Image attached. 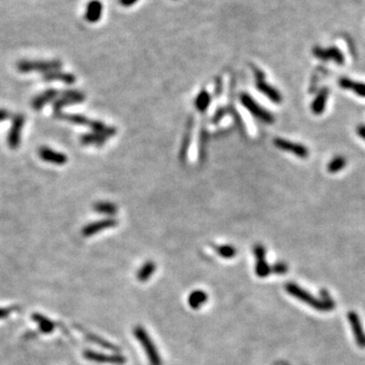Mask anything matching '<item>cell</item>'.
I'll return each mask as SVG.
<instances>
[{
    "label": "cell",
    "mask_w": 365,
    "mask_h": 365,
    "mask_svg": "<svg viewBox=\"0 0 365 365\" xmlns=\"http://www.w3.org/2000/svg\"><path fill=\"white\" fill-rule=\"evenodd\" d=\"M83 356L85 359L98 362V363H111V364H124L126 362V358L123 355L120 354H104L96 351H91V350H85L83 352Z\"/></svg>",
    "instance_id": "9"
},
{
    "label": "cell",
    "mask_w": 365,
    "mask_h": 365,
    "mask_svg": "<svg viewBox=\"0 0 365 365\" xmlns=\"http://www.w3.org/2000/svg\"><path fill=\"white\" fill-rule=\"evenodd\" d=\"M18 310L17 307H11V308H5V309H0V319L6 318L9 314H11L13 312Z\"/></svg>",
    "instance_id": "31"
},
{
    "label": "cell",
    "mask_w": 365,
    "mask_h": 365,
    "mask_svg": "<svg viewBox=\"0 0 365 365\" xmlns=\"http://www.w3.org/2000/svg\"><path fill=\"white\" fill-rule=\"evenodd\" d=\"M103 14V3L100 0H90L86 4L84 18L88 23H98Z\"/></svg>",
    "instance_id": "14"
},
{
    "label": "cell",
    "mask_w": 365,
    "mask_h": 365,
    "mask_svg": "<svg viewBox=\"0 0 365 365\" xmlns=\"http://www.w3.org/2000/svg\"><path fill=\"white\" fill-rule=\"evenodd\" d=\"M346 163H347V161H346L344 156H335L328 163V171L331 174L339 173L346 166Z\"/></svg>",
    "instance_id": "28"
},
{
    "label": "cell",
    "mask_w": 365,
    "mask_h": 365,
    "mask_svg": "<svg viewBox=\"0 0 365 365\" xmlns=\"http://www.w3.org/2000/svg\"><path fill=\"white\" fill-rule=\"evenodd\" d=\"M26 118L23 114L15 115L12 121L10 131L7 135V143L11 149H17L21 143L22 129L25 125Z\"/></svg>",
    "instance_id": "7"
},
{
    "label": "cell",
    "mask_w": 365,
    "mask_h": 365,
    "mask_svg": "<svg viewBox=\"0 0 365 365\" xmlns=\"http://www.w3.org/2000/svg\"><path fill=\"white\" fill-rule=\"evenodd\" d=\"M208 295L203 290H194L188 298L189 306L193 310H199L202 306L207 302Z\"/></svg>",
    "instance_id": "20"
},
{
    "label": "cell",
    "mask_w": 365,
    "mask_h": 365,
    "mask_svg": "<svg viewBox=\"0 0 365 365\" xmlns=\"http://www.w3.org/2000/svg\"><path fill=\"white\" fill-rule=\"evenodd\" d=\"M273 142H274V145H275L277 148L283 151L291 152V154H293L297 157L307 158L309 156V149L302 144L291 142L283 138H275Z\"/></svg>",
    "instance_id": "8"
},
{
    "label": "cell",
    "mask_w": 365,
    "mask_h": 365,
    "mask_svg": "<svg viewBox=\"0 0 365 365\" xmlns=\"http://www.w3.org/2000/svg\"><path fill=\"white\" fill-rule=\"evenodd\" d=\"M32 318L39 325L40 331L44 334H51L56 328L55 324L51 321V319H49L48 317H46L45 315L41 313H33Z\"/></svg>",
    "instance_id": "21"
},
{
    "label": "cell",
    "mask_w": 365,
    "mask_h": 365,
    "mask_svg": "<svg viewBox=\"0 0 365 365\" xmlns=\"http://www.w3.org/2000/svg\"><path fill=\"white\" fill-rule=\"evenodd\" d=\"M62 63L59 60L51 61H38V60H23L18 63V69L21 72L27 73L30 71H41V72H50L54 70H60Z\"/></svg>",
    "instance_id": "4"
},
{
    "label": "cell",
    "mask_w": 365,
    "mask_h": 365,
    "mask_svg": "<svg viewBox=\"0 0 365 365\" xmlns=\"http://www.w3.org/2000/svg\"><path fill=\"white\" fill-rule=\"evenodd\" d=\"M328 98H329L328 87H324L318 91L311 105V109L314 115H322L325 112Z\"/></svg>",
    "instance_id": "16"
},
{
    "label": "cell",
    "mask_w": 365,
    "mask_h": 365,
    "mask_svg": "<svg viewBox=\"0 0 365 365\" xmlns=\"http://www.w3.org/2000/svg\"><path fill=\"white\" fill-rule=\"evenodd\" d=\"M133 333H134L135 338L140 343V345L142 346L144 350V352L146 353V356L148 358L150 365H162V361L156 349V346L155 345L154 342H152L147 332L142 327L137 326L134 329Z\"/></svg>",
    "instance_id": "2"
},
{
    "label": "cell",
    "mask_w": 365,
    "mask_h": 365,
    "mask_svg": "<svg viewBox=\"0 0 365 365\" xmlns=\"http://www.w3.org/2000/svg\"><path fill=\"white\" fill-rule=\"evenodd\" d=\"M43 79L46 82L59 80V81L64 82L66 84H73L75 82L76 78H75V76L71 73H66V72L64 73V72H61L60 70H54V71L44 73Z\"/></svg>",
    "instance_id": "18"
},
{
    "label": "cell",
    "mask_w": 365,
    "mask_h": 365,
    "mask_svg": "<svg viewBox=\"0 0 365 365\" xmlns=\"http://www.w3.org/2000/svg\"><path fill=\"white\" fill-rule=\"evenodd\" d=\"M216 253L224 259H232L236 255V250L231 245H223L215 247Z\"/></svg>",
    "instance_id": "29"
},
{
    "label": "cell",
    "mask_w": 365,
    "mask_h": 365,
    "mask_svg": "<svg viewBox=\"0 0 365 365\" xmlns=\"http://www.w3.org/2000/svg\"><path fill=\"white\" fill-rule=\"evenodd\" d=\"M117 224H118V221L116 219H113V218H106V219H104V220L96 221V222H93V223L85 225L83 227V230H82V235H83V236L88 237V236L94 235L98 233H101L104 230H109V228L115 227Z\"/></svg>",
    "instance_id": "12"
},
{
    "label": "cell",
    "mask_w": 365,
    "mask_h": 365,
    "mask_svg": "<svg viewBox=\"0 0 365 365\" xmlns=\"http://www.w3.org/2000/svg\"><path fill=\"white\" fill-rule=\"evenodd\" d=\"M253 69H254V72H255L257 89L260 91V93H262L263 95H265L271 102L275 103V104L281 103L282 102L281 94L275 87H273L272 85H270L269 83H267L265 81L264 72L261 69H259L255 66H253Z\"/></svg>",
    "instance_id": "5"
},
{
    "label": "cell",
    "mask_w": 365,
    "mask_h": 365,
    "mask_svg": "<svg viewBox=\"0 0 365 365\" xmlns=\"http://www.w3.org/2000/svg\"><path fill=\"white\" fill-rule=\"evenodd\" d=\"M156 263L148 261L145 264H143L139 271L137 272V279L140 282H145L151 277V275L156 272Z\"/></svg>",
    "instance_id": "24"
},
{
    "label": "cell",
    "mask_w": 365,
    "mask_h": 365,
    "mask_svg": "<svg viewBox=\"0 0 365 365\" xmlns=\"http://www.w3.org/2000/svg\"><path fill=\"white\" fill-rule=\"evenodd\" d=\"M348 319H349L350 324H351L354 337L356 339V343L360 347H365V334L363 333V329H362L361 322H360L358 314L354 312L349 313H348Z\"/></svg>",
    "instance_id": "15"
},
{
    "label": "cell",
    "mask_w": 365,
    "mask_h": 365,
    "mask_svg": "<svg viewBox=\"0 0 365 365\" xmlns=\"http://www.w3.org/2000/svg\"><path fill=\"white\" fill-rule=\"evenodd\" d=\"M58 95H59V93H58L57 89L50 88V89L45 90L44 93H42V94L38 95L36 98H34V100L32 101V108L36 111L42 110L46 104H48L49 102L56 99L58 97Z\"/></svg>",
    "instance_id": "17"
},
{
    "label": "cell",
    "mask_w": 365,
    "mask_h": 365,
    "mask_svg": "<svg viewBox=\"0 0 365 365\" xmlns=\"http://www.w3.org/2000/svg\"><path fill=\"white\" fill-rule=\"evenodd\" d=\"M271 271L274 272V273H276V274H284L288 271V267L285 263L279 262V263H276L271 268Z\"/></svg>",
    "instance_id": "30"
},
{
    "label": "cell",
    "mask_w": 365,
    "mask_h": 365,
    "mask_svg": "<svg viewBox=\"0 0 365 365\" xmlns=\"http://www.w3.org/2000/svg\"><path fill=\"white\" fill-rule=\"evenodd\" d=\"M106 138H108V137L94 132V133H87V134L82 135L80 141L84 145L94 144L97 146H102L106 141Z\"/></svg>",
    "instance_id": "23"
},
{
    "label": "cell",
    "mask_w": 365,
    "mask_h": 365,
    "mask_svg": "<svg viewBox=\"0 0 365 365\" xmlns=\"http://www.w3.org/2000/svg\"><path fill=\"white\" fill-rule=\"evenodd\" d=\"M192 132H193V119L190 118V120H189V122H188V126H187V132H186V134H185L184 140H182V148H181V152H180L182 160H185V158H186V156H187L186 154L188 152V149H189V146H190Z\"/></svg>",
    "instance_id": "25"
},
{
    "label": "cell",
    "mask_w": 365,
    "mask_h": 365,
    "mask_svg": "<svg viewBox=\"0 0 365 365\" xmlns=\"http://www.w3.org/2000/svg\"><path fill=\"white\" fill-rule=\"evenodd\" d=\"M84 101V95L80 91L78 90H66L64 93L61 94V97L55 101L53 109H54V114L56 117H58L61 113V110L64 106L72 104H78L81 103Z\"/></svg>",
    "instance_id": "6"
},
{
    "label": "cell",
    "mask_w": 365,
    "mask_h": 365,
    "mask_svg": "<svg viewBox=\"0 0 365 365\" xmlns=\"http://www.w3.org/2000/svg\"><path fill=\"white\" fill-rule=\"evenodd\" d=\"M138 0H119L120 4H122L125 7H128V6H132L133 4H135Z\"/></svg>",
    "instance_id": "32"
},
{
    "label": "cell",
    "mask_w": 365,
    "mask_h": 365,
    "mask_svg": "<svg viewBox=\"0 0 365 365\" xmlns=\"http://www.w3.org/2000/svg\"><path fill=\"white\" fill-rule=\"evenodd\" d=\"M76 327V329H78L80 332H82L83 333V335H84V336H85V338L87 339V340H89L90 342H93V343H95V344H97V345H99L100 347H102V348H104V349H108V350H111V351H114V352H119V348L117 347V346H115V345H113L112 343H110V342H108V341H105V340H104L103 338H101V337H98V336H96V335H94V334H90L89 332H86L85 330H83L82 328H80L79 326H75Z\"/></svg>",
    "instance_id": "19"
},
{
    "label": "cell",
    "mask_w": 365,
    "mask_h": 365,
    "mask_svg": "<svg viewBox=\"0 0 365 365\" xmlns=\"http://www.w3.org/2000/svg\"><path fill=\"white\" fill-rule=\"evenodd\" d=\"M313 55L321 59L323 61H329L333 60L338 64H343L345 58L342 53V51L337 47H329V48H321V47H314L313 50Z\"/></svg>",
    "instance_id": "11"
},
{
    "label": "cell",
    "mask_w": 365,
    "mask_h": 365,
    "mask_svg": "<svg viewBox=\"0 0 365 365\" xmlns=\"http://www.w3.org/2000/svg\"><path fill=\"white\" fill-rule=\"evenodd\" d=\"M9 117V113L6 110H0V122L4 121Z\"/></svg>",
    "instance_id": "34"
},
{
    "label": "cell",
    "mask_w": 365,
    "mask_h": 365,
    "mask_svg": "<svg viewBox=\"0 0 365 365\" xmlns=\"http://www.w3.org/2000/svg\"><path fill=\"white\" fill-rule=\"evenodd\" d=\"M256 257V274L258 277L265 278L272 272L271 267L266 262V250L262 245H256L254 247Z\"/></svg>",
    "instance_id": "10"
},
{
    "label": "cell",
    "mask_w": 365,
    "mask_h": 365,
    "mask_svg": "<svg viewBox=\"0 0 365 365\" xmlns=\"http://www.w3.org/2000/svg\"><path fill=\"white\" fill-rule=\"evenodd\" d=\"M239 101L242 106H245L247 111H249L255 118L261 120L266 124L274 123L275 119H274L273 115L269 111L264 109L261 104H259L249 94L246 93L240 94Z\"/></svg>",
    "instance_id": "3"
},
{
    "label": "cell",
    "mask_w": 365,
    "mask_h": 365,
    "mask_svg": "<svg viewBox=\"0 0 365 365\" xmlns=\"http://www.w3.org/2000/svg\"><path fill=\"white\" fill-rule=\"evenodd\" d=\"M39 156L47 162L54 163L57 165H63L67 162V156L64 154L55 151L49 147L43 146L39 149Z\"/></svg>",
    "instance_id": "13"
},
{
    "label": "cell",
    "mask_w": 365,
    "mask_h": 365,
    "mask_svg": "<svg viewBox=\"0 0 365 365\" xmlns=\"http://www.w3.org/2000/svg\"><path fill=\"white\" fill-rule=\"evenodd\" d=\"M94 210L98 213H101V214L111 216L116 214L118 207L111 202H98L94 205Z\"/></svg>",
    "instance_id": "26"
},
{
    "label": "cell",
    "mask_w": 365,
    "mask_h": 365,
    "mask_svg": "<svg viewBox=\"0 0 365 365\" xmlns=\"http://www.w3.org/2000/svg\"><path fill=\"white\" fill-rule=\"evenodd\" d=\"M285 289L289 294L296 297L300 301L309 304V306L313 307L316 311L329 312V311L334 310V308H335L334 301H332V299L329 297V295H328V293H326V291H325V293H324V291L322 292V295L326 298L316 299L311 293H309L308 291L304 290V289H302L301 287H299L295 283H290V282L287 283L285 285Z\"/></svg>",
    "instance_id": "1"
},
{
    "label": "cell",
    "mask_w": 365,
    "mask_h": 365,
    "mask_svg": "<svg viewBox=\"0 0 365 365\" xmlns=\"http://www.w3.org/2000/svg\"><path fill=\"white\" fill-rule=\"evenodd\" d=\"M210 103H211V97L206 90H202L201 93L197 96L195 100V105H196L197 110L202 113L206 112V110L209 108Z\"/></svg>",
    "instance_id": "27"
},
{
    "label": "cell",
    "mask_w": 365,
    "mask_h": 365,
    "mask_svg": "<svg viewBox=\"0 0 365 365\" xmlns=\"http://www.w3.org/2000/svg\"><path fill=\"white\" fill-rule=\"evenodd\" d=\"M339 85L344 89L353 90L356 95L365 98V83L354 82L347 78H342L339 79Z\"/></svg>",
    "instance_id": "22"
},
{
    "label": "cell",
    "mask_w": 365,
    "mask_h": 365,
    "mask_svg": "<svg viewBox=\"0 0 365 365\" xmlns=\"http://www.w3.org/2000/svg\"><path fill=\"white\" fill-rule=\"evenodd\" d=\"M357 134L361 137L363 140H365V125H360L357 128Z\"/></svg>",
    "instance_id": "33"
}]
</instances>
